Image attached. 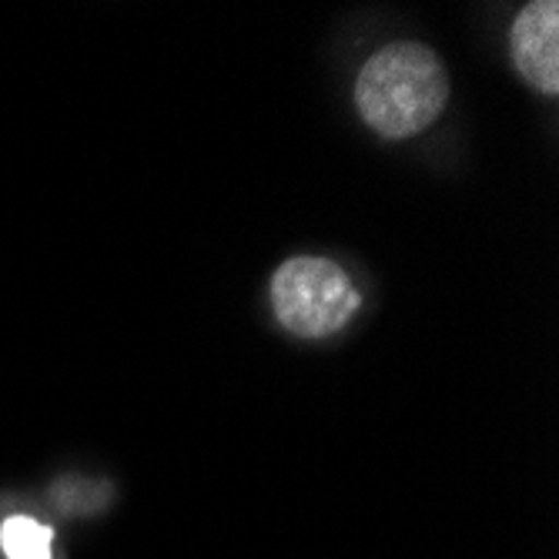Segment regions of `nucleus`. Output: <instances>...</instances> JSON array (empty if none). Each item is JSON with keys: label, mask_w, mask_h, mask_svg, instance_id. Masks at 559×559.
Segmentation results:
<instances>
[{"label": "nucleus", "mask_w": 559, "mask_h": 559, "mask_svg": "<svg viewBox=\"0 0 559 559\" xmlns=\"http://www.w3.org/2000/svg\"><path fill=\"white\" fill-rule=\"evenodd\" d=\"M510 55L526 84L543 94H559V4L533 0L510 31Z\"/></svg>", "instance_id": "obj_3"}, {"label": "nucleus", "mask_w": 559, "mask_h": 559, "mask_svg": "<svg viewBox=\"0 0 559 559\" xmlns=\"http://www.w3.org/2000/svg\"><path fill=\"white\" fill-rule=\"evenodd\" d=\"M362 295L352 278L322 255H295L272 275V309L298 338H325L352 322Z\"/></svg>", "instance_id": "obj_2"}, {"label": "nucleus", "mask_w": 559, "mask_h": 559, "mask_svg": "<svg viewBox=\"0 0 559 559\" xmlns=\"http://www.w3.org/2000/svg\"><path fill=\"white\" fill-rule=\"evenodd\" d=\"M50 543H55V530L31 516H11L0 526V546L8 559H50Z\"/></svg>", "instance_id": "obj_4"}, {"label": "nucleus", "mask_w": 559, "mask_h": 559, "mask_svg": "<svg viewBox=\"0 0 559 559\" xmlns=\"http://www.w3.org/2000/svg\"><path fill=\"white\" fill-rule=\"evenodd\" d=\"M449 100V74L432 47L395 40L366 61L355 81V105L362 121L389 138L405 141L426 131Z\"/></svg>", "instance_id": "obj_1"}]
</instances>
